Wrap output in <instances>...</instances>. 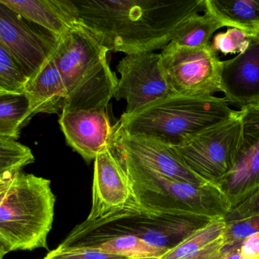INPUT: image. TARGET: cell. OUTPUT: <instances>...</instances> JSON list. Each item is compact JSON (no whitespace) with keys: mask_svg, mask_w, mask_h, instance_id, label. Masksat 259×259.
<instances>
[{"mask_svg":"<svg viewBox=\"0 0 259 259\" xmlns=\"http://www.w3.org/2000/svg\"><path fill=\"white\" fill-rule=\"evenodd\" d=\"M78 22L113 52L126 55L163 50L180 25L205 12L204 0H73Z\"/></svg>","mask_w":259,"mask_h":259,"instance_id":"1","label":"cell"},{"mask_svg":"<svg viewBox=\"0 0 259 259\" xmlns=\"http://www.w3.org/2000/svg\"><path fill=\"white\" fill-rule=\"evenodd\" d=\"M108 52L79 22L60 38L53 59L67 92L63 110H106L119 80L110 69Z\"/></svg>","mask_w":259,"mask_h":259,"instance_id":"2","label":"cell"},{"mask_svg":"<svg viewBox=\"0 0 259 259\" xmlns=\"http://www.w3.org/2000/svg\"><path fill=\"white\" fill-rule=\"evenodd\" d=\"M56 196L51 181L20 172L0 182V257L15 251L48 249Z\"/></svg>","mask_w":259,"mask_h":259,"instance_id":"3","label":"cell"},{"mask_svg":"<svg viewBox=\"0 0 259 259\" xmlns=\"http://www.w3.org/2000/svg\"><path fill=\"white\" fill-rule=\"evenodd\" d=\"M236 113L225 98L172 95L131 114L122 113L116 124L130 134L149 136L168 146L179 147Z\"/></svg>","mask_w":259,"mask_h":259,"instance_id":"4","label":"cell"},{"mask_svg":"<svg viewBox=\"0 0 259 259\" xmlns=\"http://www.w3.org/2000/svg\"><path fill=\"white\" fill-rule=\"evenodd\" d=\"M114 151L128 176L136 203L145 211L224 219L231 210L230 201L218 186L174 180Z\"/></svg>","mask_w":259,"mask_h":259,"instance_id":"5","label":"cell"},{"mask_svg":"<svg viewBox=\"0 0 259 259\" xmlns=\"http://www.w3.org/2000/svg\"><path fill=\"white\" fill-rule=\"evenodd\" d=\"M213 220L194 215L149 213L135 205L105 219L85 220L72 232L133 236L153 246L169 251Z\"/></svg>","mask_w":259,"mask_h":259,"instance_id":"6","label":"cell"},{"mask_svg":"<svg viewBox=\"0 0 259 259\" xmlns=\"http://www.w3.org/2000/svg\"><path fill=\"white\" fill-rule=\"evenodd\" d=\"M242 135L239 110L230 119L198 134L179 147V158L203 181L218 186L232 170Z\"/></svg>","mask_w":259,"mask_h":259,"instance_id":"7","label":"cell"},{"mask_svg":"<svg viewBox=\"0 0 259 259\" xmlns=\"http://www.w3.org/2000/svg\"><path fill=\"white\" fill-rule=\"evenodd\" d=\"M160 55L166 81L174 95L208 97L221 92V60L210 45L186 48L170 42Z\"/></svg>","mask_w":259,"mask_h":259,"instance_id":"8","label":"cell"},{"mask_svg":"<svg viewBox=\"0 0 259 259\" xmlns=\"http://www.w3.org/2000/svg\"><path fill=\"white\" fill-rule=\"evenodd\" d=\"M61 37L0 4V45L29 79L54 57Z\"/></svg>","mask_w":259,"mask_h":259,"instance_id":"9","label":"cell"},{"mask_svg":"<svg viewBox=\"0 0 259 259\" xmlns=\"http://www.w3.org/2000/svg\"><path fill=\"white\" fill-rule=\"evenodd\" d=\"M118 80L114 97L126 102L124 114L162 98L174 95L168 84L160 54L154 52L126 55L117 67Z\"/></svg>","mask_w":259,"mask_h":259,"instance_id":"10","label":"cell"},{"mask_svg":"<svg viewBox=\"0 0 259 259\" xmlns=\"http://www.w3.org/2000/svg\"><path fill=\"white\" fill-rule=\"evenodd\" d=\"M242 135L234 166L218 187L232 207L259 187V101L241 107Z\"/></svg>","mask_w":259,"mask_h":259,"instance_id":"11","label":"cell"},{"mask_svg":"<svg viewBox=\"0 0 259 259\" xmlns=\"http://www.w3.org/2000/svg\"><path fill=\"white\" fill-rule=\"evenodd\" d=\"M135 205L138 204L128 176L110 142L95 160L92 208L86 220L105 219Z\"/></svg>","mask_w":259,"mask_h":259,"instance_id":"12","label":"cell"},{"mask_svg":"<svg viewBox=\"0 0 259 259\" xmlns=\"http://www.w3.org/2000/svg\"><path fill=\"white\" fill-rule=\"evenodd\" d=\"M111 145L137 164L165 177L192 184H207L186 167L171 147L154 138L130 134L116 124Z\"/></svg>","mask_w":259,"mask_h":259,"instance_id":"13","label":"cell"},{"mask_svg":"<svg viewBox=\"0 0 259 259\" xmlns=\"http://www.w3.org/2000/svg\"><path fill=\"white\" fill-rule=\"evenodd\" d=\"M59 123L68 145L88 163L111 142L113 126L105 110H63Z\"/></svg>","mask_w":259,"mask_h":259,"instance_id":"14","label":"cell"},{"mask_svg":"<svg viewBox=\"0 0 259 259\" xmlns=\"http://www.w3.org/2000/svg\"><path fill=\"white\" fill-rule=\"evenodd\" d=\"M221 90L225 100L241 107L259 101V38L251 36L248 48L221 61Z\"/></svg>","mask_w":259,"mask_h":259,"instance_id":"15","label":"cell"},{"mask_svg":"<svg viewBox=\"0 0 259 259\" xmlns=\"http://www.w3.org/2000/svg\"><path fill=\"white\" fill-rule=\"evenodd\" d=\"M0 4L60 37L78 22V10L70 0H0Z\"/></svg>","mask_w":259,"mask_h":259,"instance_id":"16","label":"cell"},{"mask_svg":"<svg viewBox=\"0 0 259 259\" xmlns=\"http://www.w3.org/2000/svg\"><path fill=\"white\" fill-rule=\"evenodd\" d=\"M59 248H89L125 256L130 258H160L168 250L157 248L145 241L130 236L104 233L71 232Z\"/></svg>","mask_w":259,"mask_h":259,"instance_id":"17","label":"cell"},{"mask_svg":"<svg viewBox=\"0 0 259 259\" xmlns=\"http://www.w3.org/2000/svg\"><path fill=\"white\" fill-rule=\"evenodd\" d=\"M24 95L29 102L31 116L38 113H57L63 111L67 92L54 59L28 81Z\"/></svg>","mask_w":259,"mask_h":259,"instance_id":"18","label":"cell"},{"mask_svg":"<svg viewBox=\"0 0 259 259\" xmlns=\"http://www.w3.org/2000/svg\"><path fill=\"white\" fill-rule=\"evenodd\" d=\"M204 8L225 27L238 28L250 36L259 31V0H204Z\"/></svg>","mask_w":259,"mask_h":259,"instance_id":"19","label":"cell"},{"mask_svg":"<svg viewBox=\"0 0 259 259\" xmlns=\"http://www.w3.org/2000/svg\"><path fill=\"white\" fill-rule=\"evenodd\" d=\"M224 27V24L209 12L195 13L180 25L171 42L182 48H204L210 45L213 33Z\"/></svg>","mask_w":259,"mask_h":259,"instance_id":"20","label":"cell"},{"mask_svg":"<svg viewBox=\"0 0 259 259\" xmlns=\"http://www.w3.org/2000/svg\"><path fill=\"white\" fill-rule=\"evenodd\" d=\"M32 117L25 95H0V136L17 140Z\"/></svg>","mask_w":259,"mask_h":259,"instance_id":"21","label":"cell"},{"mask_svg":"<svg viewBox=\"0 0 259 259\" xmlns=\"http://www.w3.org/2000/svg\"><path fill=\"white\" fill-rule=\"evenodd\" d=\"M224 219H214L207 225L192 233L182 243L169 250L160 259H183L204 249L222 237L225 232Z\"/></svg>","mask_w":259,"mask_h":259,"instance_id":"22","label":"cell"},{"mask_svg":"<svg viewBox=\"0 0 259 259\" xmlns=\"http://www.w3.org/2000/svg\"><path fill=\"white\" fill-rule=\"evenodd\" d=\"M35 160L32 151L16 139L0 136V182L7 181Z\"/></svg>","mask_w":259,"mask_h":259,"instance_id":"23","label":"cell"},{"mask_svg":"<svg viewBox=\"0 0 259 259\" xmlns=\"http://www.w3.org/2000/svg\"><path fill=\"white\" fill-rule=\"evenodd\" d=\"M29 80L11 54L0 45V95H24Z\"/></svg>","mask_w":259,"mask_h":259,"instance_id":"24","label":"cell"},{"mask_svg":"<svg viewBox=\"0 0 259 259\" xmlns=\"http://www.w3.org/2000/svg\"><path fill=\"white\" fill-rule=\"evenodd\" d=\"M251 36L236 28H227L224 32L216 34L210 44L212 49L218 54H239L249 46Z\"/></svg>","mask_w":259,"mask_h":259,"instance_id":"25","label":"cell"},{"mask_svg":"<svg viewBox=\"0 0 259 259\" xmlns=\"http://www.w3.org/2000/svg\"><path fill=\"white\" fill-rule=\"evenodd\" d=\"M44 259H132L125 256L89 248H61L48 252Z\"/></svg>","mask_w":259,"mask_h":259,"instance_id":"26","label":"cell"},{"mask_svg":"<svg viewBox=\"0 0 259 259\" xmlns=\"http://www.w3.org/2000/svg\"><path fill=\"white\" fill-rule=\"evenodd\" d=\"M257 233H259V215L227 223L223 239L224 244L227 245L236 242H242L248 236Z\"/></svg>","mask_w":259,"mask_h":259,"instance_id":"27","label":"cell"},{"mask_svg":"<svg viewBox=\"0 0 259 259\" xmlns=\"http://www.w3.org/2000/svg\"><path fill=\"white\" fill-rule=\"evenodd\" d=\"M257 215H259V187L237 205L232 207L224 221L227 224Z\"/></svg>","mask_w":259,"mask_h":259,"instance_id":"28","label":"cell"},{"mask_svg":"<svg viewBox=\"0 0 259 259\" xmlns=\"http://www.w3.org/2000/svg\"><path fill=\"white\" fill-rule=\"evenodd\" d=\"M224 241L223 236L204 249L183 259H218L224 251Z\"/></svg>","mask_w":259,"mask_h":259,"instance_id":"29","label":"cell"},{"mask_svg":"<svg viewBox=\"0 0 259 259\" xmlns=\"http://www.w3.org/2000/svg\"><path fill=\"white\" fill-rule=\"evenodd\" d=\"M239 259H259V233L244 239L241 245Z\"/></svg>","mask_w":259,"mask_h":259,"instance_id":"30","label":"cell"},{"mask_svg":"<svg viewBox=\"0 0 259 259\" xmlns=\"http://www.w3.org/2000/svg\"><path fill=\"white\" fill-rule=\"evenodd\" d=\"M242 242H236L224 245V251L218 259H239Z\"/></svg>","mask_w":259,"mask_h":259,"instance_id":"31","label":"cell"},{"mask_svg":"<svg viewBox=\"0 0 259 259\" xmlns=\"http://www.w3.org/2000/svg\"><path fill=\"white\" fill-rule=\"evenodd\" d=\"M132 259H160L157 257H143V258H132Z\"/></svg>","mask_w":259,"mask_h":259,"instance_id":"32","label":"cell"},{"mask_svg":"<svg viewBox=\"0 0 259 259\" xmlns=\"http://www.w3.org/2000/svg\"><path fill=\"white\" fill-rule=\"evenodd\" d=\"M254 36H255V37H258L259 38V31H257V34H256Z\"/></svg>","mask_w":259,"mask_h":259,"instance_id":"33","label":"cell"}]
</instances>
